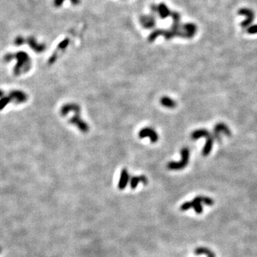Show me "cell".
I'll return each instance as SVG.
<instances>
[{
  "label": "cell",
  "instance_id": "cell-1",
  "mask_svg": "<svg viewBox=\"0 0 257 257\" xmlns=\"http://www.w3.org/2000/svg\"><path fill=\"white\" fill-rule=\"evenodd\" d=\"M16 59L17 64L14 68V74L18 76L22 73H26L29 71L31 66V59L25 51H18L16 54H7L4 57V60L9 62L12 59Z\"/></svg>",
  "mask_w": 257,
  "mask_h": 257
},
{
  "label": "cell",
  "instance_id": "cell-2",
  "mask_svg": "<svg viewBox=\"0 0 257 257\" xmlns=\"http://www.w3.org/2000/svg\"><path fill=\"white\" fill-rule=\"evenodd\" d=\"M182 159L179 161H170L168 163L167 168L170 170H180L187 166L189 159V149L184 147L181 151Z\"/></svg>",
  "mask_w": 257,
  "mask_h": 257
},
{
  "label": "cell",
  "instance_id": "cell-3",
  "mask_svg": "<svg viewBox=\"0 0 257 257\" xmlns=\"http://www.w3.org/2000/svg\"><path fill=\"white\" fill-rule=\"evenodd\" d=\"M80 113H74V115L69 120V124L75 126L82 133L86 134L89 131V126L80 116Z\"/></svg>",
  "mask_w": 257,
  "mask_h": 257
},
{
  "label": "cell",
  "instance_id": "cell-4",
  "mask_svg": "<svg viewBox=\"0 0 257 257\" xmlns=\"http://www.w3.org/2000/svg\"><path fill=\"white\" fill-rule=\"evenodd\" d=\"M139 137L140 139L148 138L150 139L151 143H156L159 140V135L154 129L151 127H144L139 131Z\"/></svg>",
  "mask_w": 257,
  "mask_h": 257
},
{
  "label": "cell",
  "instance_id": "cell-5",
  "mask_svg": "<svg viewBox=\"0 0 257 257\" xmlns=\"http://www.w3.org/2000/svg\"><path fill=\"white\" fill-rule=\"evenodd\" d=\"M10 98L11 101L15 104H23L28 99V96L25 92L20 90H13L11 91L8 95Z\"/></svg>",
  "mask_w": 257,
  "mask_h": 257
},
{
  "label": "cell",
  "instance_id": "cell-6",
  "mask_svg": "<svg viewBox=\"0 0 257 257\" xmlns=\"http://www.w3.org/2000/svg\"><path fill=\"white\" fill-rule=\"evenodd\" d=\"M72 112H74V113H80V107L76 103H68V104L63 105L60 109V114L63 117L67 116L69 113Z\"/></svg>",
  "mask_w": 257,
  "mask_h": 257
},
{
  "label": "cell",
  "instance_id": "cell-7",
  "mask_svg": "<svg viewBox=\"0 0 257 257\" xmlns=\"http://www.w3.org/2000/svg\"><path fill=\"white\" fill-rule=\"evenodd\" d=\"M129 181H130V177H129V174L128 172V170L126 169H123L121 171V174H120V177L118 183V188L119 190H124V188L128 184Z\"/></svg>",
  "mask_w": 257,
  "mask_h": 257
},
{
  "label": "cell",
  "instance_id": "cell-8",
  "mask_svg": "<svg viewBox=\"0 0 257 257\" xmlns=\"http://www.w3.org/2000/svg\"><path fill=\"white\" fill-rule=\"evenodd\" d=\"M140 183H143L144 185H147L148 178H146V176H134L130 178V187L132 189H135Z\"/></svg>",
  "mask_w": 257,
  "mask_h": 257
},
{
  "label": "cell",
  "instance_id": "cell-9",
  "mask_svg": "<svg viewBox=\"0 0 257 257\" xmlns=\"http://www.w3.org/2000/svg\"><path fill=\"white\" fill-rule=\"evenodd\" d=\"M27 43L31 50H33L36 53L43 52L46 49V46L43 44H39L34 37H29L27 40Z\"/></svg>",
  "mask_w": 257,
  "mask_h": 257
},
{
  "label": "cell",
  "instance_id": "cell-10",
  "mask_svg": "<svg viewBox=\"0 0 257 257\" xmlns=\"http://www.w3.org/2000/svg\"><path fill=\"white\" fill-rule=\"evenodd\" d=\"M220 132H224V133L227 136H231V131L228 128L226 124L223 123H219L217 124L214 127V138L217 139L219 138V134Z\"/></svg>",
  "mask_w": 257,
  "mask_h": 257
},
{
  "label": "cell",
  "instance_id": "cell-11",
  "mask_svg": "<svg viewBox=\"0 0 257 257\" xmlns=\"http://www.w3.org/2000/svg\"><path fill=\"white\" fill-rule=\"evenodd\" d=\"M160 103L162 106L169 109H174L177 107V103H176L174 100L171 99L169 97L164 96L161 97L160 99Z\"/></svg>",
  "mask_w": 257,
  "mask_h": 257
},
{
  "label": "cell",
  "instance_id": "cell-12",
  "mask_svg": "<svg viewBox=\"0 0 257 257\" xmlns=\"http://www.w3.org/2000/svg\"><path fill=\"white\" fill-rule=\"evenodd\" d=\"M213 141H214V137L209 136L207 138V141H206V144L204 146V149L202 150V154L203 156H208L209 154V153L211 152L212 146H213Z\"/></svg>",
  "mask_w": 257,
  "mask_h": 257
},
{
  "label": "cell",
  "instance_id": "cell-13",
  "mask_svg": "<svg viewBox=\"0 0 257 257\" xmlns=\"http://www.w3.org/2000/svg\"><path fill=\"white\" fill-rule=\"evenodd\" d=\"M211 136L209 131L206 130V129H198V130L195 131L192 134V139H198L202 137H205V138H208V137Z\"/></svg>",
  "mask_w": 257,
  "mask_h": 257
},
{
  "label": "cell",
  "instance_id": "cell-14",
  "mask_svg": "<svg viewBox=\"0 0 257 257\" xmlns=\"http://www.w3.org/2000/svg\"><path fill=\"white\" fill-rule=\"evenodd\" d=\"M141 22L142 25L146 28H150L153 26L155 23V20H154V17L151 16H144L141 18Z\"/></svg>",
  "mask_w": 257,
  "mask_h": 257
},
{
  "label": "cell",
  "instance_id": "cell-15",
  "mask_svg": "<svg viewBox=\"0 0 257 257\" xmlns=\"http://www.w3.org/2000/svg\"><path fill=\"white\" fill-rule=\"evenodd\" d=\"M10 102L12 101L9 96H4L2 98H1L0 99V111L3 109Z\"/></svg>",
  "mask_w": 257,
  "mask_h": 257
},
{
  "label": "cell",
  "instance_id": "cell-16",
  "mask_svg": "<svg viewBox=\"0 0 257 257\" xmlns=\"http://www.w3.org/2000/svg\"><path fill=\"white\" fill-rule=\"evenodd\" d=\"M159 14L162 17L161 18H166V17L169 14V9H167V7H166L164 4H161L159 5Z\"/></svg>",
  "mask_w": 257,
  "mask_h": 257
},
{
  "label": "cell",
  "instance_id": "cell-17",
  "mask_svg": "<svg viewBox=\"0 0 257 257\" xmlns=\"http://www.w3.org/2000/svg\"><path fill=\"white\" fill-rule=\"evenodd\" d=\"M24 42H25V40H24V39L23 37H21V36H18V37H17L15 41H14V44H15V45L17 46H21V45H23Z\"/></svg>",
  "mask_w": 257,
  "mask_h": 257
},
{
  "label": "cell",
  "instance_id": "cell-18",
  "mask_svg": "<svg viewBox=\"0 0 257 257\" xmlns=\"http://www.w3.org/2000/svg\"><path fill=\"white\" fill-rule=\"evenodd\" d=\"M249 33H250V34L257 33V25L254 26V27H252L251 29H249Z\"/></svg>",
  "mask_w": 257,
  "mask_h": 257
},
{
  "label": "cell",
  "instance_id": "cell-19",
  "mask_svg": "<svg viewBox=\"0 0 257 257\" xmlns=\"http://www.w3.org/2000/svg\"><path fill=\"white\" fill-rule=\"evenodd\" d=\"M4 96H5V94H4V92L2 91V90H0V99L3 97Z\"/></svg>",
  "mask_w": 257,
  "mask_h": 257
},
{
  "label": "cell",
  "instance_id": "cell-20",
  "mask_svg": "<svg viewBox=\"0 0 257 257\" xmlns=\"http://www.w3.org/2000/svg\"><path fill=\"white\" fill-rule=\"evenodd\" d=\"M1 251H2V249L0 248V253H1Z\"/></svg>",
  "mask_w": 257,
  "mask_h": 257
}]
</instances>
